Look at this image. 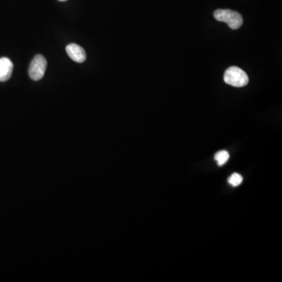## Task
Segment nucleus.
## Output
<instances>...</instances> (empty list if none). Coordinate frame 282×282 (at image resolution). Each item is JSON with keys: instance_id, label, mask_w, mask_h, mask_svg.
<instances>
[{"instance_id": "7ed1b4c3", "label": "nucleus", "mask_w": 282, "mask_h": 282, "mask_svg": "<svg viewBox=\"0 0 282 282\" xmlns=\"http://www.w3.org/2000/svg\"><path fill=\"white\" fill-rule=\"evenodd\" d=\"M47 66V59L43 55H36L31 62L30 67L28 70L29 76L34 81L42 79L45 75Z\"/></svg>"}, {"instance_id": "423d86ee", "label": "nucleus", "mask_w": 282, "mask_h": 282, "mask_svg": "<svg viewBox=\"0 0 282 282\" xmlns=\"http://www.w3.org/2000/svg\"><path fill=\"white\" fill-rule=\"evenodd\" d=\"M215 160L217 163L218 166H222L228 163L229 160L230 154L227 151H220L215 154Z\"/></svg>"}, {"instance_id": "f257e3e1", "label": "nucleus", "mask_w": 282, "mask_h": 282, "mask_svg": "<svg viewBox=\"0 0 282 282\" xmlns=\"http://www.w3.org/2000/svg\"><path fill=\"white\" fill-rule=\"evenodd\" d=\"M214 17L218 22L228 24V26L233 30H237L243 24V18L241 14L234 10L219 9L214 12Z\"/></svg>"}, {"instance_id": "f03ea898", "label": "nucleus", "mask_w": 282, "mask_h": 282, "mask_svg": "<svg viewBox=\"0 0 282 282\" xmlns=\"http://www.w3.org/2000/svg\"><path fill=\"white\" fill-rule=\"evenodd\" d=\"M224 79L227 84L234 87H246L249 81L247 74L241 68L235 66L231 67L226 71Z\"/></svg>"}, {"instance_id": "6e6552de", "label": "nucleus", "mask_w": 282, "mask_h": 282, "mask_svg": "<svg viewBox=\"0 0 282 282\" xmlns=\"http://www.w3.org/2000/svg\"><path fill=\"white\" fill-rule=\"evenodd\" d=\"M58 1H61V2H65V1H67V0H58Z\"/></svg>"}, {"instance_id": "0eeeda50", "label": "nucleus", "mask_w": 282, "mask_h": 282, "mask_svg": "<svg viewBox=\"0 0 282 282\" xmlns=\"http://www.w3.org/2000/svg\"><path fill=\"white\" fill-rule=\"evenodd\" d=\"M243 178L241 175L238 174V173H234V174L231 175L230 176L229 179H228V182H229L230 185H232L233 187L239 186L243 183Z\"/></svg>"}, {"instance_id": "39448f33", "label": "nucleus", "mask_w": 282, "mask_h": 282, "mask_svg": "<svg viewBox=\"0 0 282 282\" xmlns=\"http://www.w3.org/2000/svg\"><path fill=\"white\" fill-rule=\"evenodd\" d=\"M13 65L7 57L0 58V82L10 79L13 73Z\"/></svg>"}, {"instance_id": "20e7f679", "label": "nucleus", "mask_w": 282, "mask_h": 282, "mask_svg": "<svg viewBox=\"0 0 282 282\" xmlns=\"http://www.w3.org/2000/svg\"><path fill=\"white\" fill-rule=\"evenodd\" d=\"M66 51L70 58L77 63H83L87 59V53L84 49L77 44H72L67 46Z\"/></svg>"}]
</instances>
